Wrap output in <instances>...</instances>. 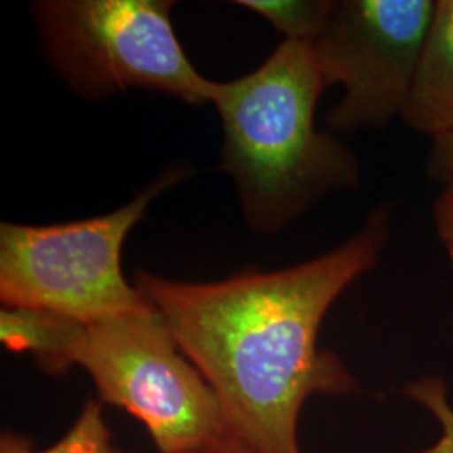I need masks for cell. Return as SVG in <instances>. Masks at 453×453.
<instances>
[{
  "label": "cell",
  "mask_w": 453,
  "mask_h": 453,
  "mask_svg": "<svg viewBox=\"0 0 453 453\" xmlns=\"http://www.w3.org/2000/svg\"><path fill=\"white\" fill-rule=\"evenodd\" d=\"M33 9L49 63L80 96L101 99L136 88L211 103L213 81L180 44L173 2L44 0Z\"/></svg>",
  "instance_id": "4"
},
{
  "label": "cell",
  "mask_w": 453,
  "mask_h": 453,
  "mask_svg": "<svg viewBox=\"0 0 453 453\" xmlns=\"http://www.w3.org/2000/svg\"><path fill=\"white\" fill-rule=\"evenodd\" d=\"M432 0H342L311 42L326 88L344 96L326 118L333 131L383 128L403 116L435 16Z\"/></svg>",
  "instance_id": "6"
},
{
  "label": "cell",
  "mask_w": 453,
  "mask_h": 453,
  "mask_svg": "<svg viewBox=\"0 0 453 453\" xmlns=\"http://www.w3.org/2000/svg\"><path fill=\"white\" fill-rule=\"evenodd\" d=\"M188 175L166 170L118 211L52 226H0V301L4 308L37 309L82 324L101 323L148 308L130 286L121 250L148 205Z\"/></svg>",
  "instance_id": "3"
},
{
  "label": "cell",
  "mask_w": 453,
  "mask_h": 453,
  "mask_svg": "<svg viewBox=\"0 0 453 453\" xmlns=\"http://www.w3.org/2000/svg\"><path fill=\"white\" fill-rule=\"evenodd\" d=\"M326 89L311 42L286 39L262 65L213 82L224 128L222 168L235 181L247 224L275 232L321 196L355 187L357 155L314 125Z\"/></svg>",
  "instance_id": "2"
},
{
  "label": "cell",
  "mask_w": 453,
  "mask_h": 453,
  "mask_svg": "<svg viewBox=\"0 0 453 453\" xmlns=\"http://www.w3.org/2000/svg\"><path fill=\"white\" fill-rule=\"evenodd\" d=\"M0 453H125L114 445L113 434L104 418L103 402L86 400L80 417L54 445L35 450L31 438L14 432H4L0 437Z\"/></svg>",
  "instance_id": "9"
},
{
  "label": "cell",
  "mask_w": 453,
  "mask_h": 453,
  "mask_svg": "<svg viewBox=\"0 0 453 453\" xmlns=\"http://www.w3.org/2000/svg\"><path fill=\"white\" fill-rule=\"evenodd\" d=\"M82 323L37 309L2 308L0 340L16 353H29L50 374L73 368V353Z\"/></svg>",
  "instance_id": "8"
},
{
  "label": "cell",
  "mask_w": 453,
  "mask_h": 453,
  "mask_svg": "<svg viewBox=\"0 0 453 453\" xmlns=\"http://www.w3.org/2000/svg\"><path fill=\"white\" fill-rule=\"evenodd\" d=\"M430 172L441 185L435 205L438 237L453 260V131L434 136Z\"/></svg>",
  "instance_id": "11"
},
{
  "label": "cell",
  "mask_w": 453,
  "mask_h": 453,
  "mask_svg": "<svg viewBox=\"0 0 453 453\" xmlns=\"http://www.w3.org/2000/svg\"><path fill=\"white\" fill-rule=\"evenodd\" d=\"M405 391L410 398L420 402L437 417L443 430L441 437L432 449L418 453H453V408L447 402V388L443 381L438 378H426L408 385Z\"/></svg>",
  "instance_id": "12"
},
{
  "label": "cell",
  "mask_w": 453,
  "mask_h": 453,
  "mask_svg": "<svg viewBox=\"0 0 453 453\" xmlns=\"http://www.w3.org/2000/svg\"><path fill=\"white\" fill-rule=\"evenodd\" d=\"M389 211L376 207L349 241L274 273L185 282L136 273L134 288L162 314L185 357L254 453H301L299 415L309 396L348 395L357 380L318 348L326 312L370 271L388 241Z\"/></svg>",
  "instance_id": "1"
},
{
  "label": "cell",
  "mask_w": 453,
  "mask_h": 453,
  "mask_svg": "<svg viewBox=\"0 0 453 453\" xmlns=\"http://www.w3.org/2000/svg\"><path fill=\"white\" fill-rule=\"evenodd\" d=\"M403 119L432 138L453 131V0L437 2Z\"/></svg>",
  "instance_id": "7"
},
{
  "label": "cell",
  "mask_w": 453,
  "mask_h": 453,
  "mask_svg": "<svg viewBox=\"0 0 453 453\" xmlns=\"http://www.w3.org/2000/svg\"><path fill=\"white\" fill-rule=\"evenodd\" d=\"M187 453H254L245 443H242L239 438L232 437L226 440V441H220L217 445H211V447H205V449H200V450H194V452Z\"/></svg>",
  "instance_id": "13"
},
{
  "label": "cell",
  "mask_w": 453,
  "mask_h": 453,
  "mask_svg": "<svg viewBox=\"0 0 453 453\" xmlns=\"http://www.w3.org/2000/svg\"><path fill=\"white\" fill-rule=\"evenodd\" d=\"M99 400L142 421L158 453H187L235 437L213 389L153 304L82 324L73 353Z\"/></svg>",
  "instance_id": "5"
},
{
  "label": "cell",
  "mask_w": 453,
  "mask_h": 453,
  "mask_svg": "<svg viewBox=\"0 0 453 453\" xmlns=\"http://www.w3.org/2000/svg\"><path fill=\"white\" fill-rule=\"evenodd\" d=\"M239 5L267 19L289 41L314 42L326 27L336 2L329 0H241Z\"/></svg>",
  "instance_id": "10"
}]
</instances>
